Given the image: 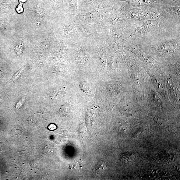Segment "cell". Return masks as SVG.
Instances as JSON below:
<instances>
[{"mask_svg":"<svg viewBox=\"0 0 180 180\" xmlns=\"http://www.w3.org/2000/svg\"><path fill=\"white\" fill-rule=\"evenodd\" d=\"M86 58V54L83 50H81L77 52L75 56L76 61L79 64H83L85 62Z\"/></svg>","mask_w":180,"mask_h":180,"instance_id":"6da1fadb","label":"cell"},{"mask_svg":"<svg viewBox=\"0 0 180 180\" xmlns=\"http://www.w3.org/2000/svg\"><path fill=\"white\" fill-rule=\"evenodd\" d=\"M24 69H22L17 72L13 76L12 80L15 81L18 79L23 71Z\"/></svg>","mask_w":180,"mask_h":180,"instance_id":"8992f818","label":"cell"},{"mask_svg":"<svg viewBox=\"0 0 180 180\" xmlns=\"http://www.w3.org/2000/svg\"><path fill=\"white\" fill-rule=\"evenodd\" d=\"M151 96L152 100L154 103L157 105L160 106L161 104V102L160 98L155 92L152 90L151 92Z\"/></svg>","mask_w":180,"mask_h":180,"instance_id":"3957f363","label":"cell"},{"mask_svg":"<svg viewBox=\"0 0 180 180\" xmlns=\"http://www.w3.org/2000/svg\"><path fill=\"white\" fill-rule=\"evenodd\" d=\"M20 4H23V3L25 2L26 0H19Z\"/></svg>","mask_w":180,"mask_h":180,"instance_id":"8fae6325","label":"cell"},{"mask_svg":"<svg viewBox=\"0 0 180 180\" xmlns=\"http://www.w3.org/2000/svg\"><path fill=\"white\" fill-rule=\"evenodd\" d=\"M49 129L51 130H54L56 129V125L54 124H51L48 126Z\"/></svg>","mask_w":180,"mask_h":180,"instance_id":"30bf717a","label":"cell"},{"mask_svg":"<svg viewBox=\"0 0 180 180\" xmlns=\"http://www.w3.org/2000/svg\"><path fill=\"white\" fill-rule=\"evenodd\" d=\"M69 4L72 7L76 5V0H69Z\"/></svg>","mask_w":180,"mask_h":180,"instance_id":"52a82bcc","label":"cell"},{"mask_svg":"<svg viewBox=\"0 0 180 180\" xmlns=\"http://www.w3.org/2000/svg\"><path fill=\"white\" fill-rule=\"evenodd\" d=\"M22 5V4H20V5H18V7H17V11L18 12H21L23 11V8Z\"/></svg>","mask_w":180,"mask_h":180,"instance_id":"ba28073f","label":"cell"},{"mask_svg":"<svg viewBox=\"0 0 180 180\" xmlns=\"http://www.w3.org/2000/svg\"><path fill=\"white\" fill-rule=\"evenodd\" d=\"M153 80L155 86H156L157 90L160 93L164 94V90L163 84L161 83L160 79L157 77L154 76L153 77Z\"/></svg>","mask_w":180,"mask_h":180,"instance_id":"7a4b0ae2","label":"cell"},{"mask_svg":"<svg viewBox=\"0 0 180 180\" xmlns=\"http://www.w3.org/2000/svg\"><path fill=\"white\" fill-rule=\"evenodd\" d=\"M95 0H83L84 2L86 5H89L93 3Z\"/></svg>","mask_w":180,"mask_h":180,"instance_id":"9c48e42d","label":"cell"},{"mask_svg":"<svg viewBox=\"0 0 180 180\" xmlns=\"http://www.w3.org/2000/svg\"><path fill=\"white\" fill-rule=\"evenodd\" d=\"M80 86L82 88V90L84 91L85 92L88 93L89 90V88L88 84L85 82H82L80 84Z\"/></svg>","mask_w":180,"mask_h":180,"instance_id":"5b68a950","label":"cell"},{"mask_svg":"<svg viewBox=\"0 0 180 180\" xmlns=\"http://www.w3.org/2000/svg\"><path fill=\"white\" fill-rule=\"evenodd\" d=\"M106 168V165L104 162H100L98 163L97 167V170L98 172H100L103 171Z\"/></svg>","mask_w":180,"mask_h":180,"instance_id":"277c9868","label":"cell"}]
</instances>
